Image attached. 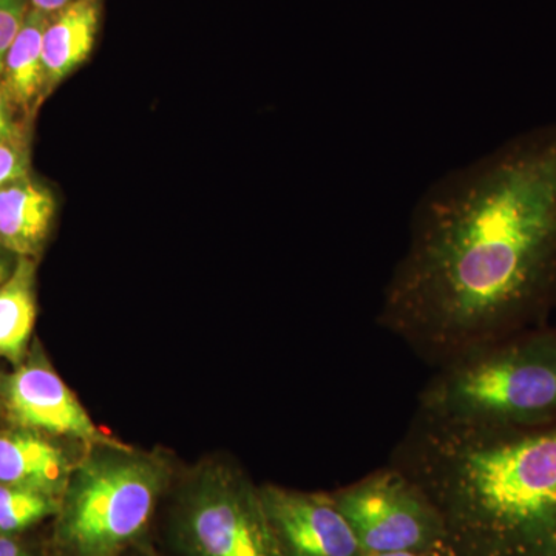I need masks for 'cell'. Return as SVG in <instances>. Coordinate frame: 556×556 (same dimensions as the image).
<instances>
[{
    "instance_id": "30bf717a",
    "label": "cell",
    "mask_w": 556,
    "mask_h": 556,
    "mask_svg": "<svg viewBox=\"0 0 556 556\" xmlns=\"http://www.w3.org/2000/svg\"><path fill=\"white\" fill-rule=\"evenodd\" d=\"M56 214V195L31 172L11 179L0 189V247L17 257L38 262L53 232Z\"/></svg>"
},
{
    "instance_id": "8fae6325",
    "label": "cell",
    "mask_w": 556,
    "mask_h": 556,
    "mask_svg": "<svg viewBox=\"0 0 556 556\" xmlns=\"http://www.w3.org/2000/svg\"><path fill=\"white\" fill-rule=\"evenodd\" d=\"M49 14L30 9L20 35L11 43L0 68V90L25 127L33 123L40 105L50 97L42 58V35Z\"/></svg>"
},
{
    "instance_id": "9a60e30c",
    "label": "cell",
    "mask_w": 556,
    "mask_h": 556,
    "mask_svg": "<svg viewBox=\"0 0 556 556\" xmlns=\"http://www.w3.org/2000/svg\"><path fill=\"white\" fill-rule=\"evenodd\" d=\"M31 138L0 142V189L31 172Z\"/></svg>"
},
{
    "instance_id": "5bb4252c",
    "label": "cell",
    "mask_w": 556,
    "mask_h": 556,
    "mask_svg": "<svg viewBox=\"0 0 556 556\" xmlns=\"http://www.w3.org/2000/svg\"><path fill=\"white\" fill-rule=\"evenodd\" d=\"M61 497L0 484V536L28 535L56 517Z\"/></svg>"
},
{
    "instance_id": "6da1fadb",
    "label": "cell",
    "mask_w": 556,
    "mask_h": 556,
    "mask_svg": "<svg viewBox=\"0 0 556 556\" xmlns=\"http://www.w3.org/2000/svg\"><path fill=\"white\" fill-rule=\"evenodd\" d=\"M556 311V123L445 174L413 211L378 324L433 367Z\"/></svg>"
},
{
    "instance_id": "3957f363",
    "label": "cell",
    "mask_w": 556,
    "mask_h": 556,
    "mask_svg": "<svg viewBox=\"0 0 556 556\" xmlns=\"http://www.w3.org/2000/svg\"><path fill=\"white\" fill-rule=\"evenodd\" d=\"M175 467L163 450L105 444L84 448L51 519L50 556H124L148 543Z\"/></svg>"
},
{
    "instance_id": "2e32d148",
    "label": "cell",
    "mask_w": 556,
    "mask_h": 556,
    "mask_svg": "<svg viewBox=\"0 0 556 556\" xmlns=\"http://www.w3.org/2000/svg\"><path fill=\"white\" fill-rule=\"evenodd\" d=\"M30 9V0H0V68Z\"/></svg>"
},
{
    "instance_id": "9c48e42d",
    "label": "cell",
    "mask_w": 556,
    "mask_h": 556,
    "mask_svg": "<svg viewBox=\"0 0 556 556\" xmlns=\"http://www.w3.org/2000/svg\"><path fill=\"white\" fill-rule=\"evenodd\" d=\"M84 448L72 442L0 426V484L61 497Z\"/></svg>"
},
{
    "instance_id": "44dd1931",
    "label": "cell",
    "mask_w": 556,
    "mask_h": 556,
    "mask_svg": "<svg viewBox=\"0 0 556 556\" xmlns=\"http://www.w3.org/2000/svg\"><path fill=\"white\" fill-rule=\"evenodd\" d=\"M72 2L73 0H30V7L46 14H53Z\"/></svg>"
},
{
    "instance_id": "7c38bea8",
    "label": "cell",
    "mask_w": 556,
    "mask_h": 556,
    "mask_svg": "<svg viewBox=\"0 0 556 556\" xmlns=\"http://www.w3.org/2000/svg\"><path fill=\"white\" fill-rule=\"evenodd\" d=\"M102 2L73 0L49 14L42 35V58L50 94L89 61L100 30Z\"/></svg>"
},
{
    "instance_id": "7402d4cb",
    "label": "cell",
    "mask_w": 556,
    "mask_h": 556,
    "mask_svg": "<svg viewBox=\"0 0 556 556\" xmlns=\"http://www.w3.org/2000/svg\"><path fill=\"white\" fill-rule=\"evenodd\" d=\"M124 556H164L159 554L152 546H149V543L141 544V546L131 548L130 552H127Z\"/></svg>"
},
{
    "instance_id": "4fadbf2b",
    "label": "cell",
    "mask_w": 556,
    "mask_h": 556,
    "mask_svg": "<svg viewBox=\"0 0 556 556\" xmlns=\"http://www.w3.org/2000/svg\"><path fill=\"white\" fill-rule=\"evenodd\" d=\"M38 262L17 258L16 268L0 283V358L11 367L21 364L30 351L38 317L36 294Z\"/></svg>"
},
{
    "instance_id": "7a4b0ae2",
    "label": "cell",
    "mask_w": 556,
    "mask_h": 556,
    "mask_svg": "<svg viewBox=\"0 0 556 556\" xmlns=\"http://www.w3.org/2000/svg\"><path fill=\"white\" fill-rule=\"evenodd\" d=\"M456 556H556V422L496 428L416 415L394 448Z\"/></svg>"
},
{
    "instance_id": "8992f818",
    "label": "cell",
    "mask_w": 556,
    "mask_h": 556,
    "mask_svg": "<svg viewBox=\"0 0 556 556\" xmlns=\"http://www.w3.org/2000/svg\"><path fill=\"white\" fill-rule=\"evenodd\" d=\"M329 495L364 554L448 546L444 522L430 497L391 464Z\"/></svg>"
},
{
    "instance_id": "52a82bcc",
    "label": "cell",
    "mask_w": 556,
    "mask_h": 556,
    "mask_svg": "<svg viewBox=\"0 0 556 556\" xmlns=\"http://www.w3.org/2000/svg\"><path fill=\"white\" fill-rule=\"evenodd\" d=\"M0 420L83 448L121 442L94 424L38 339L21 364L0 368Z\"/></svg>"
},
{
    "instance_id": "277c9868",
    "label": "cell",
    "mask_w": 556,
    "mask_h": 556,
    "mask_svg": "<svg viewBox=\"0 0 556 556\" xmlns=\"http://www.w3.org/2000/svg\"><path fill=\"white\" fill-rule=\"evenodd\" d=\"M416 415L496 428L556 422V327L525 329L441 365Z\"/></svg>"
},
{
    "instance_id": "ba28073f",
    "label": "cell",
    "mask_w": 556,
    "mask_h": 556,
    "mask_svg": "<svg viewBox=\"0 0 556 556\" xmlns=\"http://www.w3.org/2000/svg\"><path fill=\"white\" fill-rule=\"evenodd\" d=\"M281 556H364L329 492L260 485Z\"/></svg>"
},
{
    "instance_id": "ac0fdd59",
    "label": "cell",
    "mask_w": 556,
    "mask_h": 556,
    "mask_svg": "<svg viewBox=\"0 0 556 556\" xmlns=\"http://www.w3.org/2000/svg\"><path fill=\"white\" fill-rule=\"evenodd\" d=\"M20 138H31V129L16 118L5 94L0 90V142Z\"/></svg>"
},
{
    "instance_id": "e0dca14e",
    "label": "cell",
    "mask_w": 556,
    "mask_h": 556,
    "mask_svg": "<svg viewBox=\"0 0 556 556\" xmlns=\"http://www.w3.org/2000/svg\"><path fill=\"white\" fill-rule=\"evenodd\" d=\"M0 556H50L46 543L33 540L30 533L20 536H0Z\"/></svg>"
},
{
    "instance_id": "d6986e66",
    "label": "cell",
    "mask_w": 556,
    "mask_h": 556,
    "mask_svg": "<svg viewBox=\"0 0 556 556\" xmlns=\"http://www.w3.org/2000/svg\"><path fill=\"white\" fill-rule=\"evenodd\" d=\"M17 255L10 252L9 249L0 247V283L7 280L16 268Z\"/></svg>"
},
{
    "instance_id": "5b68a950",
    "label": "cell",
    "mask_w": 556,
    "mask_h": 556,
    "mask_svg": "<svg viewBox=\"0 0 556 556\" xmlns=\"http://www.w3.org/2000/svg\"><path fill=\"white\" fill-rule=\"evenodd\" d=\"M169 536L178 556H281L260 485L223 457L203 460L179 481Z\"/></svg>"
},
{
    "instance_id": "ffe728a7",
    "label": "cell",
    "mask_w": 556,
    "mask_h": 556,
    "mask_svg": "<svg viewBox=\"0 0 556 556\" xmlns=\"http://www.w3.org/2000/svg\"><path fill=\"white\" fill-rule=\"evenodd\" d=\"M364 556H456L448 546L428 548V551L393 552V554H371Z\"/></svg>"
}]
</instances>
